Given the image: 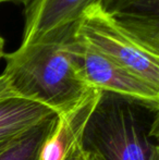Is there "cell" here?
<instances>
[{
	"label": "cell",
	"mask_w": 159,
	"mask_h": 160,
	"mask_svg": "<svg viewBox=\"0 0 159 160\" xmlns=\"http://www.w3.org/2000/svg\"><path fill=\"white\" fill-rule=\"evenodd\" d=\"M74 26L3 55V75L17 97L62 114L84 100L94 87L87 83L77 52Z\"/></svg>",
	"instance_id": "6da1fadb"
},
{
	"label": "cell",
	"mask_w": 159,
	"mask_h": 160,
	"mask_svg": "<svg viewBox=\"0 0 159 160\" xmlns=\"http://www.w3.org/2000/svg\"><path fill=\"white\" fill-rule=\"evenodd\" d=\"M158 110L102 92L81 146L96 160H159Z\"/></svg>",
	"instance_id": "7a4b0ae2"
},
{
	"label": "cell",
	"mask_w": 159,
	"mask_h": 160,
	"mask_svg": "<svg viewBox=\"0 0 159 160\" xmlns=\"http://www.w3.org/2000/svg\"><path fill=\"white\" fill-rule=\"evenodd\" d=\"M74 38L159 89V48L120 24L99 4L83 12L75 24Z\"/></svg>",
	"instance_id": "3957f363"
},
{
	"label": "cell",
	"mask_w": 159,
	"mask_h": 160,
	"mask_svg": "<svg viewBox=\"0 0 159 160\" xmlns=\"http://www.w3.org/2000/svg\"><path fill=\"white\" fill-rule=\"evenodd\" d=\"M77 52L85 78L92 87L159 109L158 88L113 60L77 42Z\"/></svg>",
	"instance_id": "277c9868"
},
{
	"label": "cell",
	"mask_w": 159,
	"mask_h": 160,
	"mask_svg": "<svg viewBox=\"0 0 159 160\" xmlns=\"http://www.w3.org/2000/svg\"><path fill=\"white\" fill-rule=\"evenodd\" d=\"M100 0H31L24 7L21 45L38 42L50 34L74 26L83 12Z\"/></svg>",
	"instance_id": "5b68a950"
},
{
	"label": "cell",
	"mask_w": 159,
	"mask_h": 160,
	"mask_svg": "<svg viewBox=\"0 0 159 160\" xmlns=\"http://www.w3.org/2000/svg\"><path fill=\"white\" fill-rule=\"evenodd\" d=\"M102 92L94 89L72 110L57 117L55 128L42 146L40 160H64L81 142L85 124Z\"/></svg>",
	"instance_id": "8992f818"
},
{
	"label": "cell",
	"mask_w": 159,
	"mask_h": 160,
	"mask_svg": "<svg viewBox=\"0 0 159 160\" xmlns=\"http://www.w3.org/2000/svg\"><path fill=\"white\" fill-rule=\"evenodd\" d=\"M98 4L144 42L159 48V0H100Z\"/></svg>",
	"instance_id": "52a82bcc"
},
{
	"label": "cell",
	"mask_w": 159,
	"mask_h": 160,
	"mask_svg": "<svg viewBox=\"0 0 159 160\" xmlns=\"http://www.w3.org/2000/svg\"><path fill=\"white\" fill-rule=\"evenodd\" d=\"M53 114L48 108L21 97L0 99V150L13 138Z\"/></svg>",
	"instance_id": "ba28073f"
},
{
	"label": "cell",
	"mask_w": 159,
	"mask_h": 160,
	"mask_svg": "<svg viewBox=\"0 0 159 160\" xmlns=\"http://www.w3.org/2000/svg\"><path fill=\"white\" fill-rule=\"evenodd\" d=\"M58 114L40 121L0 150V160H40L42 146L52 132Z\"/></svg>",
	"instance_id": "9c48e42d"
},
{
	"label": "cell",
	"mask_w": 159,
	"mask_h": 160,
	"mask_svg": "<svg viewBox=\"0 0 159 160\" xmlns=\"http://www.w3.org/2000/svg\"><path fill=\"white\" fill-rule=\"evenodd\" d=\"M64 160H92V157L91 155H88L83 150L80 142L72 148V150L69 152V155Z\"/></svg>",
	"instance_id": "30bf717a"
},
{
	"label": "cell",
	"mask_w": 159,
	"mask_h": 160,
	"mask_svg": "<svg viewBox=\"0 0 159 160\" xmlns=\"http://www.w3.org/2000/svg\"><path fill=\"white\" fill-rule=\"evenodd\" d=\"M10 96H15V95L9 88L8 82H7L4 75L3 74H0V99L7 98V97H10Z\"/></svg>",
	"instance_id": "8fae6325"
},
{
	"label": "cell",
	"mask_w": 159,
	"mask_h": 160,
	"mask_svg": "<svg viewBox=\"0 0 159 160\" xmlns=\"http://www.w3.org/2000/svg\"><path fill=\"white\" fill-rule=\"evenodd\" d=\"M31 0H7V2H13V3H17V4H22V6H27L28 2Z\"/></svg>",
	"instance_id": "7c38bea8"
},
{
	"label": "cell",
	"mask_w": 159,
	"mask_h": 160,
	"mask_svg": "<svg viewBox=\"0 0 159 160\" xmlns=\"http://www.w3.org/2000/svg\"><path fill=\"white\" fill-rule=\"evenodd\" d=\"M3 49H4V40H3V38L0 36V59L3 58V55H4Z\"/></svg>",
	"instance_id": "4fadbf2b"
},
{
	"label": "cell",
	"mask_w": 159,
	"mask_h": 160,
	"mask_svg": "<svg viewBox=\"0 0 159 160\" xmlns=\"http://www.w3.org/2000/svg\"><path fill=\"white\" fill-rule=\"evenodd\" d=\"M3 2H7V0H0V3H3Z\"/></svg>",
	"instance_id": "5bb4252c"
},
{
	"label": "cell",
	"mask_w": 159,
	"mask_h": 160,
	"mask_svg": "<svg viewBox=\"0 0 159 160\" xmlns=\"http://www.w3.org/2000/svg\"><path fill=\"white\" fill-rule=\"evenodd\" d=\"M91 157H92V156H91ZM92 160H96V159H95V158H94V157H92Z\"/></svg>",
	"instance_id": "9a60e30c"
}]
</instances>
